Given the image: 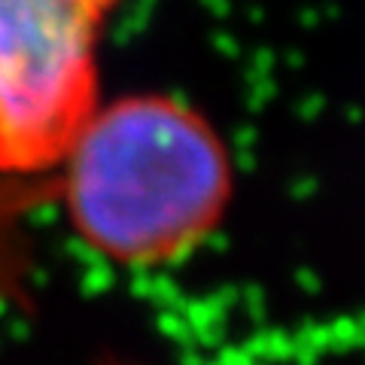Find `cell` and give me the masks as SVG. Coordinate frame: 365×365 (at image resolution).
Returning a JSON list of instances; mask_svg holds the SVG:
<instances>
[{
  "instance_id": "ba28073f",
  "label": "cell",
  "mask_w": 365,
  "mask_h": 365,
  "mask_svg": "<svg viewBox=\"0 0 365 365\" xmlns=\"http://www.w3.org/2000/svg\"><path fill=\"white\" fill-rule=\"evenodd\" d=\"M295 280H299V287H302L304 292H319V287H323L314 268H302L299 274H295Z\"/></svg>"
},
{
  "instance_id": "30bf717a",
  "label": "cell",
  "mask_w": 365,
  "mask_h": 365,
  "mask_svg": "<svg viewBox=\"0 0 365 365\" xmlns=\"http://www.w3.org/2000/svg\"><path fill=\"white\" fill-rule=\"evenodd\" d=\"M362 119H365L362 107H350V110H347V122H350V125H359Z\"/></svg>"
},
{
  "instance_id": "3957f363",
  "label": "cell",
  "mask_w": 365,
  "mask_h": 365,
  "mask_svg": "<svg viewBox=\"0 0 365 365\" xmlns=\"http://www.w3.org/2000/svg\"><path fill=\"white\" fill-rule=\"evenodd\" d=\"M329 335H332V350L362 347V335H359L356 317H338V319H332V323H329Z\"/></svg>"
},
{
  "instance_id": "9c48e42d",
  "label": "cell",
  "mask_w": 365,
  "mask_h": 365,
  "mask_svg": "<svg viewBox=\"0 0 365 365\" xmlns=\"http://www.w3.org/2000/svg\"><path fill=\"white\" fill-rule=\"evenodd\" d=\"M317 189H319V182H317L314 177H302V180L292 186V195H295V198H311V195H317Z\"/></svg>"
},
{
  "instance_id": "277c9868",
  "label": "cell",
  "mask_w": 365,
  "mask_h": 365,
  "mask_svg": "<svg viewBox=\"0 0 365 365\" xmlns=\"http://www.w3.org/2000/svg\"><path fill=\"white\" fill-rule=\"evenodd\" d=\"M295 341H299V344L314 347V350H319V353L332 350V335H329V323H304Z\"/></svg>"
},
{
  "instance_id": "6da1fadb",
  "label": "cell",
  "mask_w": 365,
  "mask_h": 365,
  "mask_svg": "<svg viewBox=\"0 0 365 365\" xmlns=\"http://www.w3.org/2000/svg\"><path fill=\"white\" fill-rule=\"evenodd\" d=\"M55 170L73 235L134 271L207 244L232 189V158L182 95L101 101Z\"/></svg>"
},
{
  "instance_id": "5b68a950",
  "label": "cell",
  "mask_w": 365,
  "mask_h": 365,
  "mask_svg": "<svg viewBox=\"0 0 365 365\" xmlns=\"http://www.w3.org/2000/svg\"><path fill=\"white\" fill-rule=\"evenodd\" d=\"M265 341V350L271 353L274 359H292V353H295V341L289 335H283V332H274L271 338H262Z\"/></svg>"
},
{
  "instance_id": "8fae6325",
  "label": "cell",
  "mask_w": 365,
  "mask_h": 365,
  "mask_svg": "<svg viewBox=\"0 0 365 365\" xmlns=\"http://www.w3.org/2000/svg\"><path fill=\"white\" fill-rule=\"evenodd\" d=\"M319 25V13H304V28Z\"/></svg>"
},
{
  "instance_id": "8992f818",
  "label": "cell",
  "mask_w": 365,
  "mask_h": 365,
  "mask_svg": "<svg viewBox=\"0 0 365 365\" xmlns=\"http://www.w3.org/2000/svg\"><path fill=\"white\" fill-rule=\"evenodd\" d=\"M323 107H326V98H323V95H307V98L302 101V107H299V116H302L304 122H314L319 113H323Z\"/></svg>"
},
{
  "instance_id": "7c38bea8",
  "label": "cell",
  "mask_w": 365,
  "mask_h": 365,
  "mask_svg": "<svg viewBox=\"0 0 365 365\" xmlns=\"http://www.w3.org/2000/svg\"><path fill=\"white\" fill-rule=\"evenodd\" d=\"M356 323H359V335H362V347H365V314L356 317Z\"/></svg>"
},
{
  "instance_id": "52a82bcc",
  "label": "cell",
  "mask_w": 365,
  "mask_h": 365,
  "mask_svg": "<svg viewBox=\"0 0 365 365\" xmlns=\"http://www.w3.org/2000/svg\"><path fill=\"white\" fill-rule=\"evenodd\" d=\"M319 356H323L319 350L307 347V344H299V341H295V353H292V359L299 362V365H317V362H319Z\"/></svg>"
},
{
  "instance_id": "7a4b0ae2",
  "label": "cell",
  "mask_w": 365,
  "mask_h": 365,
  "mask_svg": "<svg viewBox=\"0 0 365 365\" xmlns=\"http://www.w3.org/2000/svg\"><path fill=\"white\" fill-rule=\"evenodd\" d=\"M122 0H0V174L61 165L101 107V43Z\"/></svg>"
}]
</instances>
